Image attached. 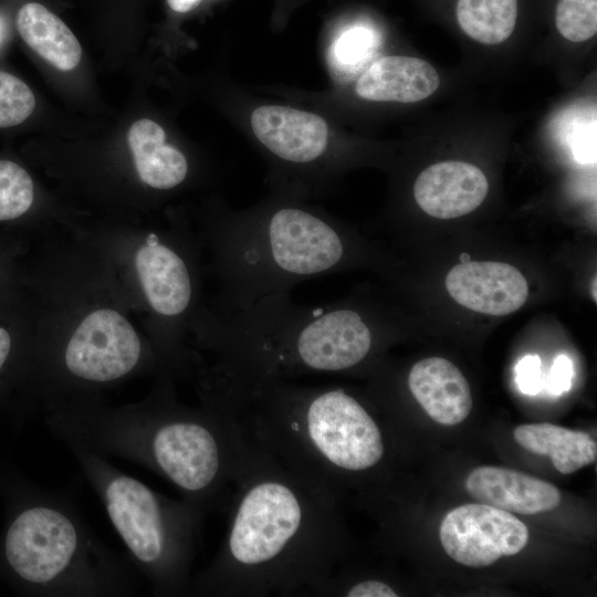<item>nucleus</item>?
<instances>
[{
  "label": "nucleus",
  "mask_w": 597,
  "mask_h": 597,
  "mask_svg": "<svg viewBox=\"0 0 597 597\" xmlns=\"http://www.w3.org/2000/svg\"><path fill=\"white\" fill-rule=\"evenodd\" d=\"M226 536L189 595L308 596L344 548L337 501L250 442Z\"/></svg>",
  "instance_id": "obj_1"
},
{
  "label": "nucleus",
  "mask_w": 597,
  "mask_h": 597,
  "mask_svg": "<svg viewBox=\"0 0 597 597\" xmlns=\"http://www.w3.org/2000/svg\"><path fill=\"white\" fill-rule=\"evenodd\" d=\"M45 423L66 446L155 472L205 514L228 506L249 449L230 416L205 405L182 407L167 390L135 407L56 405Z\"/></svg>",
  "instance_id": "obj_2"
},
{
  "label": "nucleus",
  "mask_w": 597,
  "mask_h": 597,
  "mask_svg": "<svg viewBox=\"0 0 597 597\" xmlns=\"http://www.w3.org/2000/svg\"><path fill=\"white\" fill-rule=\"evenodd\" d=\"M202 400L230 416L248 442L336 501L386 455L378 422L344 387L205 380Z\"/></svg>",
  "instance_id": "obj_3"
},
{
  "label": "nucleus",
  "mask_w": 597,
  "mask_h": 597,
  "mask_svg": "<svg viewBox=\"0 0 597 597\" xmlns=\"http://www.w3.org/2000/svg\"><path fill=\"white\" fill-rule=\"evenodd\" d=\"M205 342L218 357L206 380L244 385L354 370L370 357L375 333L355 305H301L275 293L211 317Z\"/></svg>",
  "instance_id": "obj_4"
},
{
  "label": "nucleus",
  "mask_w": 597,
  "mask_h": 597,
  "mask_svg": "<svg viewBox=\"0 0 597 597\" xmlns=\"http://www.w3.org/2000/svg\"><path fill=\"white\" fill-rule=\"evenodd\" d=\"M213 235L222 314L345 268L353 238L326 216L294 205L227 217Z\"/></svg>",
  "instance_id": "obj_5"
},
{
  "label": "nucleus",
  "mask_w": 597,
  "mask_h": 597,
  "mask_svg": "<svg viewBox=\"0 0 597 597\" xmlns=\"http://www.w3.org/2000/svg\"><path fill=\"white\" fill-rule=\"evenodd\" d=\"M11 574L48 597H123L136 578L88 527L66 490H36L11 519L2 544Z\"/></svg>",
  "instance_id": "obj_6"
},
{
  "label": "nucleus",
  "mask_w": 597,
  "mask_h": 597,
  "mask_svg": "<svg viewBox=\"0 0 597 597\" xmlns=\"http://www.w3.org/2000/svg\"><path fill=\"white\" fill-rule=\"evenodd\" d=\"M67 447L153 594L189 595L206 514L185 499H170L123 473L105 457L76 444Z\"/></svg>",
  "instance_id": "obj_7"
},
{
  "label": "nucleus",
  "mask_w": 597,
  "mask_h": 597,
  "mask_svg": "<svg viewBox=\"0 0 597 597\" xmlns=\"http://www.w3.org/2000/svg\"><path fill=\"white\" fill-rule=\"evenodd\" d=\"M142 359V343L133 326L119 313L105 308L83 320L62 360L72 379L97 385L128 376Z\"/></svg>",
  "instance_id": "obj_8"
},
{
  "label": "nucleus",
  "mask_w": 597,
  "mask_h": 597,
  "mask_svg": "<svg viewBox=\"0 0 597 597\" xmlns=\"http://www.w3.org/2000/svg\"><path fill=\"white\" fill-rule=\"evenodd\" d=\"M439 535L449 557L474 568L520 553L528 541V530L522 521L484 503L463 504L448 512Z\"/></svg>",
  "instance_id": "obj_9"
},
{
  "label": "nucleus",
  "mask_w": 597,
  "mask_h": 597,
  "mask_svg": "<svg viewBox=\"0 0 597 597\" xmlns=\"http://www.w3.org/2000/svg\"><path fill=\"white\" fill-rule=\"evenodd\" d=\"M446 287L460 305L495 316L517 311L528 296L524 275L503 262H461L447 274Z\"/></svg>",
  "instance_id": "obj_10"
},
{
  "label": "nucleus",
  "mask_w": 597,
  "mask_h": 597,
  "mask_svg": "<svg viewBox=\"0 0 597 597\" xmlns=\"http://www.w3.org/2000/svg\"><path fill=\"white\" fill-rule=\"evenodd\" d=\"M259 142L286 164L315 163L326 150L328 127L321 116L289 106L264 105L251 114Z\"/></svg>",
  "instance_id": "obj_11"
},
{
  "label": "nucleus",
  "mask_w": 597,
  "mask_h": 597,
  "mask_svg": "<svg viewBox=\"0 0 597 597\" xmlns=\"http://www.w3.org/2000/svg\"><path fill=\"white\" fill-rule=\"evenodd\" d=\"M135 264L140 284L153 310L167 318L181 317L193 297L190 266L172 247L155 233L147 235Z\"/></svg>",
  "instance_id": "obj_12"
},
{
  "label": "nucleus",
  "mask_w": 597,
  "mask_h": 597,
  "mask_svg": "<svg viewBox=\"0 0 597 597\" xmlns=\"http://www.w3.org/2000/svg\"><path fill=\"white\" fill-rule=\"evenodd\" d=\"M489 182L481 169L464 161L433 164L416 179L413 196L429 216L453 219L475 210L485 199Z\"/></svg>",
  "instance_id": "obj_13"
},
{
  "label": "nucleus",
  "mask_w": 597,
  "mask_h": 597,
  "mask_svg": "<svg viewBox=\"0 0 597 597\" xmlns=\"http://www.w3.org/2000/svg\"><path fill=\"white\" fill-rule=\"evenodd\" d=\"M465 490L479 503L519 514H536L558 506V489L523 472L484 465L471 471Z\"/></svg>",
  "instance_id": "obj_14"
},
{
  "label": "nucleus",
  "mask_w": 597,
  "mask_h": 597,
  "mask_svg": "<svg viewBox=\"0 0 597 597\" xmlns=\"http://www.w3.org/2000/svg\"><path fill=\"white\" fill-rule=\"evenodd\" d=\"M407 384L421 408L440 425H458L471 412L469 383L448 359L429 357L417 362L408 373Z\"/></svg>",
  "instance_id": "obj_15"
},
{
  "label": "nucleus",
  "mask_w": 597,
  "mask_h": 597,
  "mask_svg": "<svg viewBox=\"0 0 597 597\" xmlns=\"http://www.w3.org/2000/svg\"><path fill=\"white\" fill-rule=\"evenodd\" d=\"M440 85L437 70L427 61L402 55L375 60L358 77L356 94L368 101L416 103Z\"/></svg>",
  "instance_id": "obj_16"
},
{
  "label": "nucleus",
  "mask_w": 597,
  "mask_h": 597,
  "mask_svg": "<svg viewBox=\"0 0 597 597\" xmlns=\"http://www.w3.org/2000/svg\"><path fill=\"white\" fill-rule=\"evenodd\" d=\"M128 144L138 176L149 187L169 190L186 179L187 158L166 143L165 130L156 122L136 121L128 130Z\"/></svg>",
  "instance_id": "obj_17"
},
{
  "label": "nucleus",
  "mask_w": 597,
  "mask_h": 597,
  "mask_svg": "<svg viewBox=\"0 0 597 597\" xmlns=\"http://www.w3.org/2000/svg\"><path fill=\"white\" fill-rule=\"evenodd\" d=\"M23 41L43 60L60 71L75 69L82 59L80 42L69 27L44 6L30 2L17 15Z\"/></svg>",
  "instance_id": "obj_18"
},
{
  "label": "nucleus",
  "mask_w": 597,
  "mask_h": 597,
  "mask_svg": "<svg viewBox=\"0 0 597 597\" xmlns=\"http://www.w3.org/2000/svg\"><path fill=\"white\" fill-rule=\"evenodd\" d=\"M513 436L525 450L548 455L562 474L574 473L595 462L597 457L596 442L584 431L543 422L517 426Z\"/></svg>",
  "instance_id": "obj_19"
},
{
  "label": "nucleus",
  "mask_w": 597,
  "mask_h": 597,
  "mask_svg": "<svg viewBox=\"0 0 597 597\" xmlns=\"http://www.w3.org/2000/svg\"><path fill=\"white\" fill-rule=\"evenodd\" d=\"M519 17V0H457L455 19L472 40L496 45L513 33Z\"/></svg>",
  "instance_id": "obj_20"
},
{
  "label": "nucleus",
  "mask_w": 597,
  "mask_h": 597,
  "mask_svg": "<svg viewBox=\"0 0 597 597\" xmlns=\"http://www.w3.org/2000/svg\"><path fill=\"white\" fill-rule=\"evenodd\" d=\"M33 182L18 164L0 160V221L22 216L32 205Z\"/></svg>",
  "instance_id": "obj_21"
},
{
  "label": "nucleus",
  "mask_w": 597,
  "mask_h": 597,
  "mask_svg": "<svg viewBox=\"0 0 597 597\" xmlns=\"http://www.w3.org/2000/svg\"><path fill=\"white\" fill-rule=\"evenodd\" d=\"M555 27L570 42H584L597 33V0H556Z\"/></svg>",
  "instance_id": "obj_22"
},
{
  "label": "nucleus",
  "mask_w": 597,
  "mask_h": 597,
  "mask_svg": "<svg viewBox=\"0 0 597 597\" xmlns=\"http://www.w3.org/2000/svg\"><path fill=\"white\" fill-rule=\"evenodd\" d=\"M35 98L19 77L0 71V128L23 123L33 112Z\"/></svg>",
  "instance_id": "obj_23"
},
{
  "label": "nucleus",
  "mask_w": 597,
  "mask_h": 597,
  "mask_svg": "<svg viewBox=\"0 0 597 597\" xmlns=\"http://www.w3.org/2000/svg\"><path fill=\"white\" fill-rule=\"evenodd\" d=\"M371 44L369 30L353 28L342 33L333 44V56L341 65H354L365 59Z\"/></svg>",
  "instance_id": "obj_24"
},
{
  "label": "nucleus",
  "mask_w": 597,
  "mask_h": 597,
  "mask_svg": "<svg viewBox=\"0 0 597 597\" xmlns=\"http://www.w3.org/2000/svg\"><path fill=\"white\" fill-rule=\"evenodd\" d=\"M541 358L526 355L515 366V381L525 395H536L542 389Z\"/></svg>",
  "instance_id": "obj_25"
},
{
  "label": "nucleus",
  "mask_w": 597,
  "mask_h": 597,
  "mask_svg": "<svg viewBox=\"0 0 597 597\" xmlns=\"http://www.w3.org/2000/svg\"><path fill=\"white\" fill-rule=\"evenodd\" d=\"M573 374V363L569 357L564 354L556 356L548 375V391L554 396L568 391L572 386Z\"/></svg>",
  "instance_id": "obj_26"
},
{
  "label": "nucleus",
  "mask_w": 597,
  "mask_h": 597,
  "mask_svg": "<svg viewBox=\"0 0 597 597\" xmlns=\"http://www.w3.org/2000/svg\"><path fill=\"white\" fill-rule=\"evenodd\" d=\"M343 596L347 597H397L398 593L388 583L378 579L362 580L349 586Z\"/></svg>",
  "instance_id": "obj_27"
},
{
  "label": "nucleus",
  "mask_w": 597,
  "mask_h": 597,
  "mask_svg": "<svg viewBox=\"0 0 597 597\" xmlns=\"http://www.w3.org/2000/svg\"><path fill=\"white\" fill-rule=\"evenodd\" d=\"M11 337L7 329L0 327V371L11 353Z\"/></svg>",
  "instance_id": "obj_28"
},
{
  "label": "nucleus",
  "mask_w": 597,
  "mask_h": 597,
  "mask_svg": "<svg viewBox=\"0 0 597 597\" xmlns=\"http://www.w3.org/2000/svg\"><path fill=\"white\" fill-rule=\"evenodd\" d=\"M169 7L176 12H188L196 8L201 0H167Z\"/></svg>",
  "instance_id": "obj_29"
},
{
  "label": "nucleus",
  "mask_w": 597,
  "mask_h": 597,
  "mask_svg": "<svg viewBox=\"0 0 597 597\" xmlns=\"http://www.w3.org/2000/svg\"><path fill=\"white\" fill-rule=\"evenodd\" d=\"M460 260H461L462 263H464V262L470 261V256H469V254L463 253V254L461 255Z\"/></svg>",
  "instance_id": "obj_30"
}]
</instances>
